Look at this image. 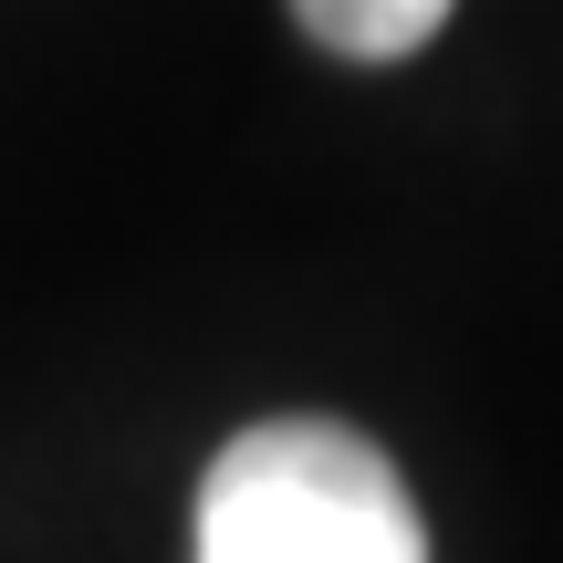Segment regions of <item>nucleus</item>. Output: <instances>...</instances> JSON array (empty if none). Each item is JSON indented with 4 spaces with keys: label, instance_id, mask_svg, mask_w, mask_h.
<instances>
[{
    "label": "nucleus",
    "instance_id": "1",
    "mask_svg": "<svg viewBox=\"0 0 563 563\" xmlns=\"http://www.w3.org/2000/svg\"><path fill=\"white\" fill-rule=\"evenodd\" d=\"M199 563H428L397 460L344 418H262L199 481Z\"/></svg>",
    "mask_w": 563,
    "mask_h": 563
},
{
    "label": "nucleus",
    "instance_id": "2",
    "mask_svg": "<svg viewBox=\"0 0 563 563\" xmlns=\"http://www.w3.org/2000/svg\"><path fill=\"white\" fill-rule=\"evenodd\" d=\"M449 11H460V0H292V21L323 42V53H344V63H407V53H428Z\"/></svg>",
    "mask_w": 563,
    "mask_h": 563
}]
</instances>
